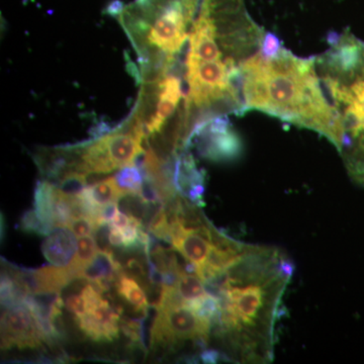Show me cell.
<instances>
[{
    "label": "cell",
    "instance_id": "44dd1931",
    "mask_svg": "<svg viewBox=\"0 0 364 364\" xmlns=\"http://www.w3.org/2000/svg\"><path fill=\"white\" fill-rule=\"evenodd\" d=\"M282 41L277 35L273 33L265 32L264 38H263L262 45H261L260 52L261 54L267 58L277 56L282 51Z\"/></svg>",
    "mask_w": 364,
    "mask_h": 364
},
{
    "label": "cell",
    "instance_id": "7c38bea8",
    "mask_svg": "<svg viewBox=\"0 0 364 364\" xmlns=\"http://www.w3.org/2000/svg\"><path fill=\"white\" fill-rule=\"evenodd\" d=\"M116 291L117 296L132 306L136 313L148 316V309L150 305L148 303L147 296H146L145 291L139 286V282L136 280L123 275L121 279L117 280Z\"/></svg>",
    "mask_w": 364,
    "mask_h": 364
},
{
    "label": "cell",
    "instance_id": "3957f363",
    "mask_svg": "<svg viewBox=\"0 0 364 364\" xmlns=\"http://www.w3.org/2000/svg\"><path fill=\"white\" fill-rule=\"evenodd\" d=\"M200 0L114 1L107 14L117 18L138 54L141 78L156 80L176 71Z\"/></svg>",
    "mask_w": 364,
    "mask_h": 364
},
{
    "label": "cell",
    "instance_id": "2e32d148",
    "mask_svg": "<svg viewBox=\"0 0 364 364\" xmlns=\"http://www.w3.org/2000/svg\"><path fill=\"white\" fill-rule=\"evenodd\" d=\"M114 177L119 188L124 193H141L144 176L140 167L128 165L121 168Z\"/></svg>",
    "mask_w": 364,
    "mask_h": 364
},
{
    "label": "cell",
    "instance_id": "9c48e42d",
    "mask_svg": "<svg viewBox=\"0 0 364 364\" xmlns=\"http://www.w3.org/2000/svg\"><path fill=\"white\" fill-rule=\"evenodd\" d=\"M77 250L76 236L69 228H55L42 244V252L46 259L57 267H67Z\"/></svg>",
    "mask_w": 364,
    "mask_h": 364
},
{
    "label": "cell",
    "instance_id": "cb8c5ba5",
    "mask_svg": "<svg viewBox=\"0 0 364 364\" xmlns=\"http://www.w3.org/2000/svg\"><path fill=\"white\" fill-rule=\"evenodd\" d=\"M200 358L203 363H215L223 358V355L215 350H203Z\"/></svg>",
    "mask_w": 364,
    "mask_h": 364
},
{
    "label": "cell",
    "instance_id": "30bf717a",
    "mask_svg": "<svg viewBox=\"0 0 364 364\" xmlns=\"http://www.w3.org/2000/svg\"><path fill=\"white\" fill-rule=\"evenodd\" d=\"M35 289L33 294H61L72 282L73 277L67 267H44L33 269Z\"/></svg>",
    "mask_w": 364,
    "mask_h": 364
},
{
    "label": "cell",
    "instance_id": "5bb4252c",
    "mask_svg": "<svg viewBox=\"0 0 364 364\" xmlns=\"http://www.w3.org/2000/svg\"><path fill=\"white\" fill-rule=\"evenodd\" d=\"M100 251L97 241L92 235L90 236L80 237L77 241V250L71 262L67 265L69 272L73 279H82V273L85 268L90 265L91 261Z\"/></svg>",
    "mask_w": 364,
    "mask_h": 364
},
{
    "label": "cell",
    "instance_id": "52a82bcc",
    "mask_svg": "<svg viewBox=\"0 0 364 364\" xmlns=\"http://www.w3.org/2000/svg\"><path fill=\"white\" fill-rule=\"evenodd\" d=\"M124 309L117 303L102 299L88 310L83 317L76 318L79 330L95 342H112L119 338V318Z\"/></svg>",
    "mask_w": 364,
    "mask_h": 364
},
{
    "label": "cell",
    "instance_id": "e0dca14e",
    "mask_svg": "<svg viewBox=\"0 0 364 364\" xmlns=\"http://www.w3.org/2000/svg\"><path fill=\"white\" fill-rule=\"evenodd\" d=\"M18 229L26 233L39 235V236L47 237L48 235L54 231L55 228L45 224L40 219L39 215L35 212V210H26L21 215L20 223H18Z\"/></svg>",
    "mask_w": 364,
    "mask_h": 364
},
{
    "label": "cell",
    "instance_id": "ffe728a7",
    "mask_svg": "<svg viewBox=\"0 0 364 364\" xmlns=\"http://www.w3.org/2000/svg\"><path fill=\"white\" fill-rule=\"evenodd\" d=\"M64 306L76 318L83 317L87 313V303L81 291L79 294H69L64 301Z\"/></svg>",
    "mask_w": 364,
    "mask_h": 364
},
{
    "label": "cell",
    "instance_id": "7a4b0ae2",
    "mask_svg": "<svg viewBox=\"0 0 364 364\" xmlns=\"http://www.w3.org/2000/svg\"><path fill=\"white\" fill-rule=\"evenodd\" d=\"M318 75L335 116L333 145L354 181L364 186V41L349 30L329 36L315 56Z\"/></svg>",
    "mask_w": 364,
    "mask_h": 364
},
{
    "label": "cell",
    "instance_id": "8992f818",
    "mask_svg": "<svg viewBox=\"0 0 364 364\" xmlns=\"http://www.w3.org/2000/svg\"><path fill=\"white\" fill-rule=\"evenodd\" d=\"M44 340L35 318L25 305L4 309L1 314V350L38 349Z\"/></svg>",
    "mask_w": 364,
    "mask_h": 364
},
{
    "label": "cell",
    "instance_id": "8fae6325",
    "mask_svg": "<svg viewBox=\"0 0 364 364\" xmlns=\"http://www.w3.org/2000/svg\"><path fill=\"white\" fill-rule=\"evenodd\" d=\"M124 193H126L117 186L114 177H109L92 186H86L79 196L92 205L100 208L107 203L119 202V198Z\"/></svg>",
    "mask_w": 364,
    "mask_h": 364
},
{
    "label": "cell",
    "instance_id": "277c9868",
    "mask_svg": "<svg viewBox=\"0 0 364 364\" xmlns=\"http://www.w3.org/2000/svg\"><path fill=\"white\" fill-rule=\"evenodd\" d=\"M156 311L150 330L151 348L173 350L182 342L193 340L205 350L212 331L210 323L186 306H167Z\"/></svg>",
    "mask_w": 364,
    "mask_h": 364
},
{
    "label": "cell",
    "instance_id": "7402d4cb",
    "mask_svg": "<svg viewBox=\"0 0 364 364\" xmlns=\"http://www.w3.org/2000/svg\"><path fill=\"white\" fill-rule=\"evenodd\" d=\"M131 224V218L128 215L124 214L123 212L117 210V214L109 221V225L112 227L117 228V229L123 230L124 228L128 227Z\"/></svg>",
    "mask_w": 364,
    "mask_h": 364
},
{
    "label": "cell",
    "instance_id": "d6986e66",
    "mask_svg": "<svg viewBox=\"0 0 364 364\" xmlns=\"http://www.w3.org/2000/svg\"><path fill=\"white\" fill-rule=\"evenodd\" d=\"M97 227V223L92 218L82 215V217L74 218L69 229L73 232L77 238H80V237L90 236V235L93 236Z\"/></svg>",
    "mask_w": 364,
    "mask_h": 364
},
{
    "label": "cell",
    "instance_id": "6da1fadb",
    "mask_svg": "<svg viewBox=\"0 0 364 364\" xmlns=\"http://www.w3.org/2000/svg\"><path fill=\"white\" fill-rule=\"evenodd\" d=\"M242 98L245 112H264L334 141V112L315 57L296 56L284 47L277 56L267 58L259 50L242 67Z\"/></svg>",
    "mask_w": 364,
    "mask_h": 364
},
{
    "label": "cell",
    "instance_id": "ac0fdd59",
    "mask_svg": "<svg viewBox=\"0 0 364 364\" xmlns=\"http://www.w3.org/2000/svg\"><path fill=\"white\" fill-rule=\"evenodd\" d=\"M144 318H119V328L123 331L124 336L130 340L132 344H139L141 347L144 345Z\"/></svg>",
    "mask_w": 364,
    "mask_h": 364
},
{
    "label": "cell",
    "instance_id": "9a60e30c",
    "mask_svg": "<svg viewBox=\"0 0 364 364\" xmlns=\"http://www.w3.org/2000/svg\"><path fill=\"white\" fill-rule=\"evenodd\" d=\"M176 291L183 306L191 308L196 303L208 296L205 282L200 277L188 273H181L177 280Z\"/></svg>",
    "mask_w": 364,
    "mask_h": 364
},
{
    "label": "cell",
    "instance_id": "603a6c76",
    "mask_svg": "<svg viewBox=\"0 0 364 364\" xmlns=\"http://www.w3.org/2000/svg\"><path fill=\"white\" fill-rule=\"evenodd\" d=\"M109 243L112 247L123 248L124 246V239L123 231L117 228L112 227L109 235Z\"/></svg>",
    "mask_w": 364,
    "mask_h": 364
},
{
    "label": "cell",
    "instance_id": "5b68a950",
    "mask_svg": "<svg viewBox=\"0 0 364 364\" xmlns=\"http://www.w3.org/2000/svg\"><path fill=\"white\" fill-rule=\"evenodd\" d=\"M193 141L200 156L210 161H233L243 152L240 136L233 130L227 116L212 117L198 124L189 136L188 148Z\"/></svg>",
    "mask_w": 364,
    "mask_h": 364
},
{
    "label": "cell",
    "instance_id": "ba28073f",
    "mask_svg": "<svg viewBox=\"0 0 364 364\" xmlns=\"http://www.w3.org/2000/svg\"><path fill=\"white\" fill-rule=\"evenodd\" d=\"M171 237L172 247L178 251L184 259L196 265L198 272L207 262L212 247L210 241L196 232L184 231L178 224L171 227Z\"/></svg>",
    "mask_w": 364,
    "mask_h": 364
},
{
    "label": "cell",
    "instance_id": "4fadbf2b",
    "mask_svg": "<svg viewBox=\"0 0 364 364\" xmlns=\"http://www.w3.org/2000/svg\"><path fill=\"white\" fill-rule=\"evenodd\" d=\"M56 186L48 181H38L33 193V207L45 224L54 226V193Z\"/></svg>",
    "mask_w": 364,
    "mask_h": 364
}]
</instances>
